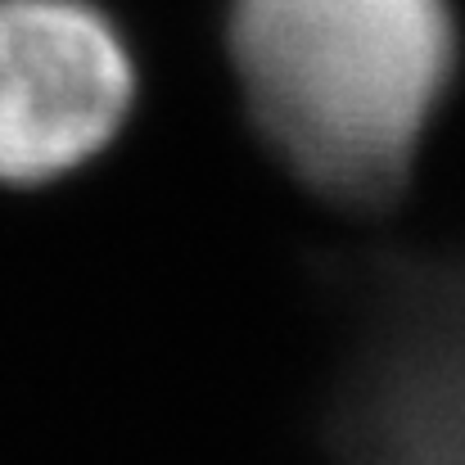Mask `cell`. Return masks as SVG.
Wrapping results in <instances>:
<instances>
[{"mask_svg": "<svg viewBox=\"0 0 465 465\" xmlns=\"http://www.w3.org/2000/svg\"><path fill=\"white\" fill-rule=\"evenodd\" d=\"M249 104L321 194L389 199L452 73L448 0H235Z\"/></svg>", "mask_w": 465, "mask_h": 465, "instance_id": "cell-1", "label": "cell"}, {"mask_svg": "<svg viewBox=\"0 0 465 465\" xmlns=\"http://www.w3.org/2000/svg\"><path fill=\"white\" fill-rule=\"evenodd\" d=\"M330 465H465V258H389L325 416Z\"/></svg>", "mask_w": 465, "mask_h": 465, "instance_id": "cell-2", "label": "cell"}, {"mask_svg": "<svg viewBox=\"0 0 465 465\" xmlns=\"http://www.w3.org/2000/svg\"><path fill=\"white\" fill-rule=\"evenodd\" d=\"M136 73L114 23L82 0H0V181L41 185L127 123Z\"/></svg>", "mask_w": 465, "mask_h": 465, "instance_id": "cell-3", "label": "cell"}]
</instances>
